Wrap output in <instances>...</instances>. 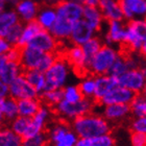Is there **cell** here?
<instances>
[{
  "label": "cell",
  "instance_id": "6da1fadb",
  "mask_svg": "<svg viewBox=\"0 0 146 146\" xmlns=\"http://www.w3.org/2000/svg\"><path fill=\"white\" fill-rule=\"evenodd\" d=\"M71 127L78 138H94L110 134L111 124L104 116L89 113L71 122Z\"/></svg>",
  "mask_w": 146,
  "mask_h": 146
},
{
  "label": "cell",
  "instance_id": "7a4b0ae2",
  "mask_svg": "<svg viewBox=\"0 0 146 146\" xmlns=\"http://www.w3.org/2000/svg\"><path fill=\"white\" fill-rule=\"evenodd\" d=\"M71 65L65 58H58L55 63L46 71V91L64 89L70 75ZM45 91V92H46Z\"/></svg>",
  "mask_w": 146,
  "mask_h": 146
},
{
  "label": "cell",
  "instance_id": "3957f363",
  "mask_svg": "<svg viewBox=\"0 0 146 146\" xmlns=\"http://www.w3.org/2000/svg\"><path fill=\"white\" fill-rule=\"evenodd\" d=\"M119 55L120 54L118 51L112 45L104 44L100 50L90 61L89 72H91L95 76L109 74L111 68Z\"/></svg>",
  "mask_w": 146,
  "mask_h": 146
},
{
  "label": "cell",
  "instance_id": "277c9868",
  "mask_svg": "<svg viewBox=\"0 0 146 146\" xmlns=\"http://www.w3.org/2000/svg\"><path fill=\"white\" fill-rule=\"evenodd\" d=\"M94 102L93 99L86 97L78 102H68L66 100H62L56 107H54V112L65 121L71 120L72 122L76 118L91 113L94 108Z\"/></svg>",
  "mask_w": 146,
  "mask_h": 146
},
{
  "label": "cell",
  "instance_id": "5b68a950",
  "mask_svg": "<svg viewBox=\"0 0 146 146\" xmlns=\"http://www.w3.org/2000/svg\"><path fill=\"white\" fill-rule=\"evenodd\" d=\"M47 135L52 146H76L79 139L71 125L65 120L53 123Z\"/></svg>",
  "mask_w": 146,
  "mask_h": 146
},
{
  "label": "cell",
  "instance_id": "8992f818",
  "mask_svg": "<svg viewBox=\"0 0 146 146\" xmlns=\"http://www.w3.org/2000/svg\"><path fill=\"white\" fill-rule=\"evenodd\" d=\"M144 42H146V18L128 21L123 44L133 51H140Z\"/></svg>",
  "mask_w": 146,
  "mask_h": 146
},
{
  "label": "cell",
  "instance_id": "52a82bcc",
  "mask_svg": "<svg viewBox=\"0 0 146 146\" xmlns=\"http://www.w3.org/2000/svg\"><path fill=\"white\" fill-rule=\"evenodd\" d=\"M54 7L58 17L66 19L67 21H70L74 24L82 19L85 6L79 0H63Z\"/></svg>",
  "mask_w": 146,
  "mask_h": 146
},
{
  "label": "cell",
  "instance_id": "ba28073f",
  "mask_svg": "<svg viewBox=\"0 0 146 146\" xmlns=\"http://www.w3.org/2000/svg\"><path fill=\"white\" fill-rule=\"evenodd\" d=\"M146 82V76L140 68L131 69L118 77V84L123 88L131 90L135 94H142Z\"/></svg>",
  "mask_w": 146,
  "mask_h": 146
},
{
  "label": "cell",
  "instance_id": "9c48e42d",
  "mask_svg": "<svg viewBox=\"0 0 146 146\" xmlns=\"http://www.w3.org/2000/svg\"><path fill=\"white\" fill-rule=\"evenodd\" d=\"M9 97L19 101L22 99L38 98L39 94L36 89L28 82L26 77L22 74L18 78H16L12 84H9Z\"/></svg>",
  "mask_w": 146,
  "mask_h": 146
},
{
  "label": "cell",
  "instance_id": "30bf717a",
  "mask_svg": "<svg viewBox=\"0 0 146 146\" xmlns=\"http://www.w3.org/2000/svg\"><path fill=\"white\" fill-rule=\"evenodd\" d=\"M65 58L69 62L71 67L75 72H80L84 75H87L86 72L89 71V62L85 55L82 46L72 45L66 50Z\"/></svg>",
  "mask_w": 146,
  "mask_h": 146
},
{
  "label": "cell",
  "instance_id": "8fae6325",
  "mask_svg": "<svg viewBox=\"0 0 146 146\" xmlns=\"http://www.w3.org/2000/svg\"><path fill=\"white\" fill-rule=\"evenodd\" d=\"M136 94L131 90L123 88L121 86H117L104 96L99 104L101 106H110V104H131Z\"/></svg>",
  "mask_w": 146,
  "mask_h": 146
},
{
  "label": "cell",
  "instance_id": "7c38bea8",
  "mask_svg": "<svg viewBox=\"0 0 146 146\" xmlns=\"http://www.w3.org/2000/svg\"><path fill=\"white\" fill-rule=\"evenodd\" d=\"M44 54L45 53L43 51L31 45L22 47L20 64H21L23 70H38Z\"/></svg>",
  "mask_w": 146,
  "mask_h": 146
},
{
  "label": "cell",
  "instance_id": "4fadbf2b",
  "mask_svg": "<svg viewBox=\"0 0 146 146\" xmlns=\"http://www.w3.org/2000/svg\"><path fill=\"white\" fill-rule=\"evenodd\" d=\"M95 33L96 31L84 19H82L76 23H74L69 41L71 42L72 45L82 46L84 44L88 42L89 40L94 38Z\"/></svg>",
  "mask_w": 146,
  "mask_h": 146
},
{
  "label": "cell",
  "instance_id": "5bb4252c",
  "mask_svg": "<svg viewBox=\"0 0 146 146\" xmlns=\"http://www.w3.org/2000/svg\"><path fill=\"white\" fill-rule=\"evenodd\" d=\"M119 2L124 19L131 21L146 18V0H119Z\"/></svg>",
  "mask_w": 146,
  "mask_h": 146
},
{
  "label": "cell",
  "instance_id": "9a60e30c",
  "mask_svg": "<svg viewBox=\"0 0 146 146\" xmlns=\"http://www.w3.org/2000/svg\"><path fill=\"white\" fill-rule=\"evenodd\" d=\"M23 68L20 63L7 61L3 55L0 56V80L4 84H12L16 78L23 74Z\"/></svg>",
  "mask_w": 146,
  "mask_h": 146
},
{
  "label": "cell",
  "instance_id": "2e32d148",
  "mask_svg": "<svg viewBox=\"0 0 146 146\" xmlns=\"http://www.w3.org/2000/svg\"><path fill=\"white\" fill-rule=\"evenodd\" d=\"M50 116H51L50 107L46 106V104L42 106L41 109L39 110V112L31 119V124H29L28 131L24 138L33 137V136H36V135L43 133L44 128L46 127L47 122L50 119Z\"/></svg>",
  "mask_w": 146,
  "mask_h": 146
},
{
  "label": "cell",
  "instance_id": "e0dca14e",
  "mask_svg": "<svg viewBox=\"0 0 146 146\" xmlns=\"http://www.w3.org/2000/svg\"><path fill=\"white\" fill-rule=\"evenodd\" d=\"M58 41L52 36V34L49 31L42 29L39 34L34 38V40L29 43V45L39 49L44 53H50L55 52L58 48Z\"/></svg>",
  "mask_w": 146,
  "mask_h": 146
},
{
  "label": "cell",
  "instance_id": "ac0fdd59",
  "mask_svg": "<svg viewBox=\"0 0 146 146\" xmlns=\"http://www.w3.org/2000/svg\"><path fill=\"white\" fill-rule=\"evenodd\" d=\"M14 9L18 14L20 21L25 24L36 20L40 6L36 0H20Z\"/></svg>",
  "mask_w": 146,
  "mask_h": 146
},
{
  "label": "cell",
  "instance_id": "d6986e66",
  "mask_svg": "<svg viewBox=\"0 0 146 146\" xmlns=\"http://www.w3.org/2000/svg\"><path fill=\"white\" fill-rule=\"evenodd\" d=\"M98 7L108 22L123 21L124 15L119 0H100Z\"/></svg>",
  "mask_w": 146,
  "mask_h": 146
},
{
  "label": "cell",
  "instance_id": "ffe728a7",
  "mask_svg": "<svg viewBox=\"0 0 146 146\" xmlns=\"http://www.w3.org/2000/svg\"><path fill=\"white\" fill-rule=\"evenodd\" d=\"M96 78V91H95L93 100L96 102H100L101 99L109 93L112 89L119 86L118 78L110 74H104V75H97L95 76Z\"/></svg>",
  "mask_w": 146,
  "mask_h": 146
},
{
  "label": "cell",
  "instance_id": "44dd1931",
  "mask_svg": "<svg viewBox=\"0 0 146 146\" xmlns=\"http://www.w3.org/2000/svg\"><path fill=\"white\" fill-rule=\"evenodd\" d=\"M131 114L129 104H110L104 106L102 116L109 122H119Z\"/></svg>",
  "mask_w": 146,
  "mask_h": 146
},
{
  "label": "cell",
  "instance_id": "7402d4cb",
  "mask_svg": "<svg viewBox=\"0 0 146 146\" xmlns=\"http://www.w3.org/2000/svg\"><path fill=\"white\" fill-rule=\"evenodd\" d=\"M126 25H123L122 21H111L108 24V31L106 34L107 45L124 43Z\"/></svg>",
  "mask_w": 146,
  "mask_h": 146
},
{
  "label": "cell",
  "instance_id": "603a6c76",
  "mask_svg": "<svg viewBox=\"0 0 146 146\" xmlns=\"http://www.w3.org/2000/svg\"><path fill=\"white\" fill-rule=\"evenodd\" d=\"M18 116V101L12 97L0 98V117L2 120L11 123Z\"/></svg>",
  "mask_w": 146,
  "mask_h": 146
},
{
  "label": "cell",
  "instance_id": "cb8c5ba5",
  "mask_svg": "<svg viewBox=\"0 0 146 146\" xmlns=\"http://www.w3.org/2000/svg\"><path fill=\"white\" fill-rule=\"evenodd\" d=\"M56 18H58V15H56V11H55L54 6L44 5L42 7H40L39 14L36 16V20L42 29L50 31L52 26L54 25Z\"/></svg>",
  "mask_w": 146,
  "mask_h": 146
},
{
  "label": "cell",
  "instance_id": "d4e9b609",
  "mask_svg": "<svg viewBox=\"0 0 146 146\" xmlns=\"http://www.w3.org/2000/svg\"><path fill=\"white\" fill-rule=\"evenodd\" d=\"M82 19L91 26L95 31H99L102 26L104 17L98 6H85Z\"/></svg>",
  "mask_w": 146,
  "mask_h": 146
},
{
  "label": "cell",
  "instance_id": "484cf974",
  "mask_svg": "<svg viewBox=\"0 0 146 146\" xmlns=\"http://www.w3.org/2000/svg\"><path fill=\"white\" fill-rule=\"evenodd\" d=\"M73 25L74 24L71 23L70 21H67L66 19L58 17L54 25L52 26V28L49 31L51 33L52 36H54L58 42L60 41H66V40L70 39Z\"/></svg>",
  "mask_w": 146,
  "mask_h": 146
},
{
  "label": "cell",
  "instance_id": "4316f807",
  "mask_svg": "<svg viewBox=\"0 0 146 146\" xmlns=\"http://www.w3.org/2000/svg\"><path fill=\"white\" fill-rule=\"evenodd\" d=\"M19 22L21 21L15 9H7L2 11L0 14V38H3L6 31Z\"/></svg>",
  "mask_w": 146,
  "mask_h": 146
},
{
  "label": "cell",
  "instance_id": "83f0119b",
  "mask_svg": "<svg viewBox=\"0 0 146 146\" xmlns=\"http://www.w3.org/2000/svg\"><path fill=\"white\" fill-rule=\"evenodd\" d=\"M42 104L38 98H31V99H22L18 101L19 116L25 117V118H33L36 113L39 112Z\"/></svg>",
  "mask_w": 146,
  "mask_h": 146
},
{
  "label": "cell",
  "instance_id": "f1b7e54d",
  "mask_svg": "<svg viewBox=\"0 0 146 146\" xmlns=\"http://www.w3.org/2000/svg\"><path fill=\"white\" fill-rule=\"evenodd\" d=\"M41 31H42V28L39 25V23L36 22V20L25 23L24 26H23L21 38H20V41L18 43V47L22 48L24 46L29 45V43L34 40L35 36L39 34Z\"/></svg>",
  "mask_w": 146,
  "mask_h": 146
},
{
  "label": "cell",
  "instance_id": "f546056e",
  "mask_svg": "<svg viewBox=\"0 0 146 146\" xmlns=\"http://www.w3.org/2000/svg\"><path fill=\"white\" fill-rule=\"evenodd\" d=\"M23 75L26 77L28 82L36 90L39 96L46 91V78L45 74L39 70H27L24 71Z\"/></svg>",
  "mask_w": 146,
  "mask_h": 146
},
{
  "label": "cell",
  "instance_id": "4dcf8cb0",
  "mask_svg": "<svg viewBox=\"0 0 146 146\" xmlns=\"http://www.w3.org/2000/svg\"><path fill=\"white\" fill-rule=\"evenodd\" d=\"M76 146H115V139L111 134L94 138H79Z\"/></svg>",
  "mask_w": 146,
  "mask_h": 146
},
{
  "label": "cell",
  "instance_id": "1f68e13d",
  "mask_svg": "<svg viewBox=\"0 0 146 146\" xmlns=\"http://www.w3.org/2000/svg\"><path fill=\"white\" fill-rule=\"evenodd\" d=\"M22 142L23 138L9 127H4L0 131V146H22Z\"/></svg>",
  "mask_w": 146,
  "mask_h": 146
},
{
  "label": "cell",
  "instance_id": "d6a6232c",
  "mask_svg": "<svg viewBox=\"0 0 146 146\" xmlns=\"http://www.w3.org/2000/svg\"><path fill=\"white\" fill-rule=\"evenodd\" d=\"M78 88L82 92L84 97L93 99L96 91V78L95 75H86L84 76L78 84Z\"/></svg>",
  "mask_w": 146,
  "mask_h": 146
},
{
  "label": "cell",
  "instance_id": "836d02e7",
  "mask_svg": "<svg viewBox=\"0 0 146 146\" xmlns=\"http://www.w3.org/2000/svg\"><path fill=\"white\" fill-rule=\"evenodd\" d=\"M131 114L136 117H144L146 116V96L142 94H137L129 104Z\"/></svg>",
  "mask_w": 146,
  "mask_h": 146
},
{
  "label": "cell",
  "instance_id": "e575fe53",
  "mask_svg": "<svg viewBox=\"0 0 146 146\" xmlns=\"http://www.w3.org/2000/svg\"><path fill=\"white\" fill-rule=\"evenodd\" d=\"M102 46H104V43L101 42V40L99 38H97V36L92 38L91 40H89L88 42L82 46V50L85 52L86 58H87V60L89 62V64H90V61L92 60V58L100 50V48Z\"/></svg>",
  "mask_w": 146,
  "mask_h": 146
},
{
  "label": "cell",
  "instance_id": "d590c367",
  "mask_svg": "<svg viewBox=\"0 0 146 146\" xmlns=\"http://www.w3.org/2000/svg\"><path fill=\"white\" fill-rule=\"evenodd\" d=\"M41 98H42V100L45 102L46 106L54 108V107H56L62 100H64L63 89L46 91L41 95Z\"/></svg>",
  "mask_w": 146,
  "mask_h": 146
},
{
  "label": "cell",
  "instance_id": "8d00e7d4",
  "mask_svg": "<svg viewBox=\"0 0 146 146\" xmlns=\"http://www.w3.org/2000/svg\"><path fill=\"white\" fill-rule=\"evenodd\" d=\"M29 124H31V118H25V117L18 116L17 118L14 119L9 123V128L13 131H15L17 135L21 136L22 138H24L28 131Z\"/></svg>",
  "mask_w": 146,
  "mask_h": 146
},
{
  "label": "cell",
  "instance_id": "74e56055",
  "mask_svg": "<svg viewBox=\"0 0 146 146\" xmlns=\"http://www.w3.org/2000/svg\"><path fill=\"white\" fill-rule=\"evenodd\" d=\"M128 70H131V69H129V66H128L127 58H126V56L119 55L118 58L116 60V62L114 63L112 68H111L109 74L118 78V77H120L122 74H124V73Z\"/></svg>",
  "mask_w": 146,
  "mask_h": 146
},
{
  "label": "cell",
  "instance_id": "f35d334b",
  "mask_svg": "<svg viewBox=\"0 0 146 146\" xmlns=\"http://www.w3.org/2000/svg\"><path fill=\"white\" fill-rule=\"evenodd\" d=\"M23 26L24 24H22V22L17 23L6 31V34L4 35L2 39L7 40L13 46H18V43L22 35V31H23Z\"/></svg>",
  "mask_w": 146,
  "mask_h": 146
},
{
  "label": "cell",
  "instance_id": "ab89813d",
  "mask_svg": "<svg viewBox=\"0 0 146 146\" xmlns=\"http://www.w3.org/2000/svg\"><path fill=\"white\" fill-rule=\"evenodd\" d=\"M63 93H64V100L68 101V102H78L84 98L78 86H66L63 89Z\"/></svg>",
  "mask_w": 146,
  "mask_h": 146
},
{
  "label": "cell",
  "instance_id": "60d3db41",
  "mask_svg": "<svg viewBox=\"0 0 146 146\" xmlns=\"http://www.w3.org/2000/svg\"><path fill=\"white\" fill-rule=\"evenodd\" d=\"M49 141L48 135H46L44 131L41 134L28 138H23L22 146H46Z\"/></svg>",
  "mask_w": 146,
  "mask_h": 146
},
{
  "label": "cell",
  "instance_id": "b9f144b4",
  "mask_svg": "<svg viewBox=\"0 0 146 146\" xmlns=\"http://www.w3.org/2000/svg\"><path fill=\"white\" fill-rule=\"evenodd\" d=\"M56 60H58V55L55 54V52L45 53L42 58V61H41V64H40L38 70L41 71V72H43V73H45L49 68L51 67L52 65L54 64Z\"/></svg>",
  "mask_w": 146,
  "mask_h": 146
},
{
  "label": "cell",
  "instance_id": "7bdbcfd3",
  "mask_svg": "<svg viewBox=\"0 0 146 146\" xmlns=\"http://www.w3.org/2000/svg\"><path fill=\"white\" fill-rule=\"evenodd\" d=\"M131 131L146 135V116L133 119L131 122Z\"/></svg>",
  "mask_w": 146,
  "mask_h": 146
},
{
  "label": "cell",
  "instance_id": "ee69618b",
  "mask_svg": "<svg viewBox=\"0 0 146 146\" xmlns=\"http://www.w3.org/2000/svg\"><path fill=\"white\" fill-rule=\"evenodd\" d=\"M129 142L131 146H146V135L131 131L129 136Z\"/></svg>",
  "mask_w": 146,
  "mask_h": 146
},
{
  "label": "cell",
  "instance_id": "f6af8a7d",
  "mask_svg": "<svg viewBox=\"0 0 146 146\" xmlns=\"http://www.w3.org/2000/svg\"><path fill=\"white\" fill-rule=\"evenodd\" d=\"M1 55H3V56L9 62H17V63H20V60H21V48L18 47V46H14L7 53L1 54Z\"/></svg>",
  "mask_w": 146,
  "mask_h": 146
},
{
  "label": "cell",
  "instance_id": "bcb514c9",
  "mask_svg": "<svg viewBox=\"0 0 146 146\" xmlns=\"http://www.w3.org/2000/svg\"><path fill=\"white\" fill-rule=\"evenodd\" d=\"M20 0H0V9L1 12L4 9H12L13 6L16 7V5L18 4V2Z\"/></svg>",
  "mask_w": 146,
  "mask_h": 146
},
{
  "label": "cell",
  "instance_id": "7dc6e473",
  "mask_svg": "<svg viewBox=\"0 0 146 146\" xmlns=\"http://www.w3.org/2000/svg\"><path fill=\"white\" fill-rule=\"evenodd\" d=\"M13 47H14V46H13L7 40L0 38V53H1V54L7 53Z\"/></svg>",
  "mask_w": 146,
  "mask_h": 146
},
{
  "label": "cell",
  "instance_id": "c3c4849f",
  "mask_svg": "<svg viewBox=\"0 0 146 146\" xmlns=\"http://www.w3.org/2000/svg\"><path fill=\"white\" fill-rule=\"evenodd\" d=\"M9 97V85L0 82V98Z\"/></svg>",
  "mask_w": 146,
  "mask_h": 146
},
{
  "label": "cell",
  "instance_id": "681fc988",
  "mask_svg": "<svg viewBox=\"0 0 146 146\" xmlns=\"http://www.w3.org/2000/svg\"><path fill=\"white\" fill-rule=\"evenodd\" d=\"M84 6H98L100 0H79Z\"/></svg>",
  "mask_w": 146,
  "mask_h": 146
},
{
  "label": "cell",
  "instance_id": "f907efd6",
  "mask_svg": "<svg viewBox=\"0 0 146 146\" xmlns=\"http://www.w3.org/2000/svg\"><path fill=\"white\" fill-rule=\"evenodd\" d=\"M46 2V5H51V6H55L58 3H60L63 0H44Z\"/></svg>",
  "mask_w": 146,
  "mask_h": 146
},
{
  "label": "cell",
  "instance_id": "816d5d0a",
  "mask_svg": "<svg viewBox=\"0 0 146 146\" xmlns=\"http://www.w3.org/2000/svg\"><path fill=\"white\" fill-rule=\"evenodd\" d=\"M140 53L143 55V56H145L146 58V42H144L143 44H142V46H141Z\"/></svg>",
  "mask_w": 146,
  "mask_h": 146
},
{
  "label": "cell",
  "instance_id": "f5cc1de1",
  "mask_svg": "<svg viewBox=\"0 0 146 146\" xmlns=\"http://www.w3.org/2000/svg\"><path fill=\"white\" fill-rule=\"evenodd\" d=\"M140 69H141V70H142V72L144 73V75L146 76V66H143V67H141Z\"/></svg>",
  "mask_w": 146,
  "mask_h": 146
},
{
  "label": "cell",
  "instance_id": "db71d44e",
  "mask_svg": "<svg viewBox=\"0 0 146 146\" xmlns=\"http://www.w3.org/2000/svg\"><path fill=\"white\" fill-rule=\"evenodd\" d=\"M143 94L146 95V82H145V86H144V90H143Z\"/></svg>",
  "mask_w": 146,
  "mask_h": 146
},
{
  "label": "cell",
  "instance_id": "11a10c76",
  "mask_svg": "<svg viewBox=\"0 0 146 146\" xmlns=\"http://www.w3.org/2000/svg\"><path fill=\"white\" fill-rule=\"evenodd\" d=\"M145 96H146V95H145Z\"/></svg>",
  "mask_w": 146,
  "mask_h": 146
}]
</instances>
